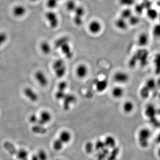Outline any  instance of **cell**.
<instances>
[{
  "instance_id": "41",
  "label": "cell",
  "mask_w": 160,
  "mask_h": 160,
  "mask_svg": "<svg viewBox=\"0 0 160 160\" xmlns=\"http://www.w3.org/2000/svg\"><path fill=\"white\" fill-rule=\"evenodd\" d=\"M157 141H158V142H160V133L159 134L158 137H157Z\"/></svg>"
},
{
  "instance_id": "10",
  "label": "cell",
  "mask_w": 160,
  "mask_h": 160,
  "mask_svg": "<svg viewBox=\"0 0 160 160\" xmlns=\"http://www.w3.org/2000/svg\"><path fill=\"white\" fill-rule=\"evenodd\" d=\"M36 79L42 87H47L48 84V80L47 76L43 72L38 71L35 74Z\"/></svg>"
},
{
  "instance_id": "5",
  "label": "cell",
  "mask_w": 160,
  "mask_h": 160,
  "mask_svg": "<svg viewBox=\"0 0 160 160\" xmlns=\"http://www.w3.org/2000/svg\"><path fill=\"white\" fill-rule=\"evenodd\" d=\"M46 18L51 28L55 29L58 26L59 20L56 13L52 11L48 12L46 14Z\"/></svg>"
},
{
  "instance_id": "6",
  "label": "cell",
  "mask_w": 160,
  "mask_h": 160,
  "mask_svg": "<svg viewBox=\"0 0 160 160\" xmlns=\"http://www.w3.org/2000/svg\"><path fill=\"white\" fill-rule=\"evenodd\" d=\"M102 29V25L98 20H93L88 25V29L90 33L97 34L100 33Z\"/></svg>"
},
{
  "instance_id": "35",
  "label": "cell",
  "mask_w": 160,
  "mask_h": 160,
  "mask_svg": "<svg viewBox=\"0 0 160 160\" xmlns=\"http://www.w3.org/2000/svg\"><path fill=\"white\" fill-rule=\"evenodd\" d=\"M58 0H48L47 6L50 9H54L57 7Z\"/></svg>"
},
{
  "instance_id": "7",
  "label": "cell",
  "mask_w": 160,
  "mask_h": 160,
  "mask_svg": "<svg viewBox=\"0 0 160 160\" xmlns=\"http://www.w3.org/2000/svg\"><path fill=\"white\" fill-rule=\"evenodd\" d=\"M27 12L26 8L22 5H17L13 7L12 14L14 17L20 18L25 15Z\"/></svg>"
},
{
  "instance_id": "13",
  "label": "cell",
  "mask_w": 160,
  "mask_h": 160,
  "mask_svg": "<svg viewBox=\"0 0 160 160\" xmlns=\"http://www.w3.org/2000/svg\"><path fill=\"white\" fill-rule=\"evenodd\" d=\"M58 138L64 144H66L69 143L71 140L72 134L69 131L63 130L60 132Z\"/></svg>"
},
{
  "instance_id": "19",
  "label": "cell",
  "mask_w": 160,
  "mask_h": 160,
  "mask_svg": "<svg viewBox=\"0 0 160 160\" xmlns=\"http://www.w3.org/2000/svg\"><path fill=\"white\" fill-rule=\"evenodd\" d=\"M146 15L149 19L151 20H155L158 19L159 12L153 8H150L148 9L146 11Z\"/></svg>"
},
{
  "instance_id": "8",
  "label": "cell",
  "mask_w": 160,
  "mask_h": 160,
  "mask_svg": "<svg viewBox=\"0 0 160 160\" xmlns=\"http://www.w3.org/2000/svg\"><path fill=\"white\" fill-rule=\"evenodd\" d=\"M89 73V69L86 64H81L78 65L76 69L77 76L80 79L86 78Z\"/></svg>"
},
{
  "instance_id": "21",
  "label": "cell",
  "mask_w": 160,
  "mask_h": 160,
  "mask_svg": "<svg viewBox=\"0 0 160 160\" xmlns=\"http://www.w3.org/2000/svg\"><path fill=\"white\" fill-rule=\"evenodd\" d=\"M105 146L108 148H114L116 145L115 139L112 136H108L104 141Z\"/></svg>"
},
{
  "instance_id": "2",
  "label": "cell",
  "mask_w": 160,
  "mask_h": 160,
  "mask_svg": "<svg viewBox=\"0 0 160 160\" xmlns=\"http://www.w3.org/2000/svg\"><path fill=\"white\" fill-rule=\"evenodd\" d=\"M53 69L56 76L61 78L65 75L66 67L64 61L62 59H57L53 62Z\"/></svg>"
},
{
  "instance_id": "15",
  "label": "cell",
  "mask_w": 160,
  "mask_h": 160,
  "mask_svg": "<svg viewBox=\"0 0 160 160\" xmlns=\"http://www.w3.org/2000/svg\"><path fill=\"white\" fill-rule=\"evenodd\" d=\"M125 94V90L121 86H117L114 87L112 90L113 97L117 99L122 98Z\"/></svg>"
},
{
  "instance_id": "1",
  "label": "cell",
  "mask_w": 160,
  "mask_h": 160,
  "mask_svg": "<svg viewBox=\"0 0 160 160\" xmlns=\"http://www.w3.org/2000/svg\"><path fill=\"white\" fill-rule=\"evenodd\" d=\"M55 47L57 48H60L61 52L67 58L70 59L72 57V50L69 45V41L66 38L64 37L57 40L55 43Z\"/></svg>"
},
{
  "instance_id": "33",
  "label": "cell",
  "mask_w": 160,
  "mask_h": 160,
  "mask_svg": "<svg viewBox=\"0 0 160 160\" xmlns=\"http://www.w3.org/2000/svg\"><path fill=\"white\" fill-rule=\"evenodd\" d=\"M66 8L68 11H75L76 8H77L75 2L73 1H70L67 2L66 5Z\"/></svg>"
},
{
  "instance_id": "17",
  "label": "cell",
  "mask_w": 160,
  "mask_h": 160,
  "mask_svg": "<svg viewBox=\"0 0 160 160\" xmlns=\"http://www.w3.org/2000/svg\"><path fill=\"white\" fill-rule=\"evenodd\" d=\"M108 86V83L107 81L105 80H99L96 82L95 84L96 90L100 93L105 91L107 88Z\"/></svg>"
},
{
  "instance_id": "49",
  "label": "cell",
  "mask_w": 160,
  "mask_h": 160,
  "mask_svg": "<svg viewBox=\"0 0 160 160\" xmlns=\"http://www.w3.org/2000/svg\"><path fill=\"white\" fill-rule=\"evenodd\" d=\"M58 1H59V0H58Z\"/></svg>"
},
{
  "instance_id": "9",
  "label": "cell",
  "mask_w": 160,
  "mask_h": 160,
  "mask_svg": "<svg viewBox=\"0 0 160 160\" xmlns=\"http://www.w3.org/2000/svg\"><path fill=\"white\" fill-rule=\"evenodd\" d=\"M52 119V115L49 112L44 111L40 114V118H38V125L43 126L45 124L50 122Z\"/></svg>"
},
{
  "instance_id": "29",
  "label": "cell",
  "mask_w": 160,
  "mask_h": 160,
  "mask_svg": "<svg viewBox=\"0 0 160 160\" xmlns=\"http://www.w3.org/2000/svg\"><path fill=\"white\" fill-rule=\"evenodd\" d=\"M157 86V82L153 79L150 78L146 81L145 86L149 90H153Z\"/></svg>"
},
{
  "instance_id": "12",
  "label": "cell",
  "mask_w": 160,
  "mask_h": 160,
  "mask_svg": "<svg viewBox=\"0 0 160 160\" xmlns=\"http://www.w3.org/2000/svg\"><path fill=\"white\" fill-rule=\"evenodd\" d=\"M24 93L26 97L33 102H35L38 99V94L29 87H27L24 89Z\"/></svg>"
},
{
  "instance_id": "11",
  "label": "cell",
  "mask_w": 160,
  "mask_h": 160,
  "mask_svg": "<svg viewBox=\"0 0 160 160\" xmlns=\"http://www.w3.org/2000/svg\"><path fill=\"white\" fill-rule=\"evenodd\" d=\"M149 38L148 35L145 33H140L137 38V43L140 47H145L149 42Z\"/></svg>"
},
{
  "instance_id": "39",
  "label": "cell",
  "mask_w": 160,
  "mask_h": 160,
  "mask_svg": "<svg viewBox=\"0 0 160 160\" xmlns=\"http://www.w3.org/2000/svg\"><path fill=\"white\" fill-rule=\"evenodd\" d=\"M29 122L33 124H35L38 123V118L35 114H32L29 117Z\"/></svg>"
},
{
  "instance_id": "40",
  "label": "cell",
  "mask_w": 160,
  "mask_h": 160,
  "mask_svg": "<svg viewBox=\"0 0 160 160\" xmlns=\"http://www.w3.org/2000/svg\"><path fill=\"white\" fill-rule=\"evenodd\" d=\"M31 160H39V159L37 154H33V155L32 156Z\"/></svg>"
},
{
  "instance_id": "48",
  "label": "cell",
  "mask_w": 160,
  "mask_h": 160,
  "mask_svg": "<svg viewBox=\"0 0 160 160\" xmlns=\"http://www.w3.org/2000/svg\"><path fill=\"white\" fill-rule=\"evenodd\" d=\"M159 127H160V122L159 123Z\"/></svg>"
},
{
  "instance_id": "22",
  "label": "cell",
  "mask_w": 160,
  "mask_h": 160,
  "mask_svg": "<svg viewBox=\"0 0 160 160\" xmlns=\"http://www.w3.org/2000/svg\"><path fill=\"white\" fill-rule=\"evenodd\" d=\"M133 15V11L130 8H125L121 11L120 17L127 20Z\"/></svg>"
},
{
  "instance_id": "43",
  "label": "cell",
  "mask_w": 160,
  "mask_h": 160,
  "mask_svg": "<svg viewBox=\"0 0 160 160\" xmlns=\"http://www.w3.org/2000/svg\"><path fill=\"white\" fill-rule=\"evenodd\" d=\"M158 4V6L160 8V0L158 2V4Z\"/></svg>"
},
{
  "instance_id": "27",
  "label": "cell",
  "mask_w": 160,
  "mask_h": 160,
  "mask_svg": "<svg viewBox=\"0 0 160 160\" xmlns=\"http://www.w3.org/2000/svg\"><path fill=\"white\" fill-rule=\"evenodd\" d=\"M119 2L125 8H130L135 4V0H119Z\"/></svg>"
},
{
  "instance_id": "14",
  "label": "cell",
  "mask_w": 160,
  "mask_h": 160,
  "mask_svg": "<svg viewBox=\"0 0 160 160\" xmlns=\"http://www.w3.org/2000/svg\"><path fill=\"white\" fill-rule=\"evenodd\" d=\"M115 25L118 29L124 31L127 30L129 26V24L127 20L120 17L115 20Z\"/></svg>"
},
{
  "instance_id": "34",
  "label": "cell",
  "mask_w": 160,
  "mask_h": 160,
  "mask_svg": "<svg viewBox=\"0 0 160 160\" xmlns=\"http://www.w3.org/2000/svg\"><path fill=\"white\" fill-rule=\"evenodd\" d=\"M94 145L91 142H88L85 144V149L86 152L88 153H90L93 152Z\"/></svg>"
},
{
  "instance_id": "3",
  "label": "cell",
  "mask_w": 160,
  "mask_h": 160,
  "mask_svg": "<svg viewBox=\"0 0 160 160\" xmlns=\"http://www.w3.org/2000/svg\"><path fill=\"white\" fill-rule=\"evenodd\" d=\"M150 136V132L148 129H142L139 133V142L140 146L146 147L148 144V139Z\"/></svg>"
},
{
  "instance_id": "37",
  "label": "cell",
  "mask_w": 160,
  "mask_h": 160,
  "mask_svg": "<svg viewBox=\"0 0 160 160\" xmlns=\"http://www.w3.org/2000/svg\"><path fill=\"white\" fill-rule=\"evenodd\" d=\"M68 87L67 83L65 82H61L58 85V90L59 91H65Z\"/></svg>"
},
{
  "instance_id": "44",
  "label": "cell",
  "mask_w": 160,
  "mask_h": 160,
  "mask_svg": "<svg viewBox=\"0 0 160 160\" xmlns=\"http://www.w3.org/2000/svg\"><path fill=\"white\" fill-rule=\"evenodd\" d=\"M158 19L159 20L160 23V12H159V15L158 17Z\"/></svg>"
},
{
  "instance_id": "42",
  "label": "cell",
  "mask_w": 160,
  "mask_h": 160,
  "mask_svg": "<svg viewBox=\"0 0 160 160\" xmlns=\"http://www.w3.org/2000/svg\"><path fill=\"white\" fill-rule=\"evenodd\" d=\"M29 2H37L38 0H28Z\"/></svg>"
},
{
  "instance_id": "25",
  "label": "cell",
  "mask_w": 160,
  "mask_h": 160,
  "mask_svg": "<svg viewBox=\"0 0 160 160\" xmlns=\"http://www.w3.org/2000/svg\"><path fill=\"white\" fill-rule=\"evenodd\" d=\"M32 130L34 133L37 134H42L47 133V129L44 128L43 126L38 125H35L32 128Z\"/></svg>"
},
{
  "instance_id": "16",
  "label": "cell",
  "mask_w": 160,
  "mask_h": 160,
  "mask_svg": "<svg viewBox=\"0 0 160 160\" xmlns=\"http://www.w3.org/2000/svg\"><path fill=\"white\" fill-rule=\"evenodd\" d=\"M144 113L147 117L152 118L157 114V109L153 104H149L145 107Z\"/></svg>"
},
{
  "instance_id": "20",
  "label": "cell",
  "mask_w": 160,
  "mask_h": 160,
  "mask_svg": "<svg viewBox=\"0 0 160 160\" xmlns=\"http://www.w3.org/2000/svg\"><path fill=\"white\" fill-rule=\"evenodd\" d=\"M64 106L65 109H68L69 108V105L72 103H73L76 100L75 97L73 95L71 94H68L64 96Z\"/></svg>"
},
{
  "instance_id": "23",
  "label": "cell",
  "mask_w": 160,
  "mask_h": 160,
  "mask_svg": "<svg viewBox=\"0 0 160 160\" xmlns=\"http://www.w3.org/2000/svg\"><path fill=\"white\" fill-rule=\"evenodd\" d=\"M40 49L44 54L47 55L50 54L51 51L50 44L47 42H43L40 44Z\"/></svg>"
},
{
  "instance_id": "31",
  "label": "cell",
  "mask_w": 160,
  "mask_h": 160,
  "mask_svg": "<svg viewBox=\"0 0 160 160\" xmlns=\"http://www.w3.org/2000/svg\"><path fill=\"white\" fill-rule=\"evenodd\" d=\"M105 147L106 146H105L104 142L100 140H97L95 144H94V148L96 150L98 151H100L104 149Z\"/></svg>"
},
{
  "instance_id": "28",
  "label": "cell",
  "mask_w": 160,
  "mask_h": 160,
  "mask_svg": "<svg viewBox=\"0 0 160 160\" xmlns=\"http://www.w3.org/2000/svg\"><path fill=\"white\" fill-rule=\"evenodd\" d=\"M140 18L137 16L133 15L127 20L129 25H136L140 22Z\"/></svg>"
},
{
  "instance_id": "47",
  "label": "cell",
  "mask_w": 160,
  "mask_h": 160,
  "mask_svg": "<svg viewBox=\"0 0 160 160\" xmlns=\"http://www.w3.org/2000/svg\"><path fill=\"white\" fill-rule=\"evenodd\" d=\"M62 160V159H57V160Z\"/></svg>"
},
{
  "instance_id": "24",
  "label": "cell",
  "mask_w": 160,
  "mask_h": 160,
  "mask_svg": "<svg viewBox=\"0 0 160 160\" xmlns=\"http://www.w3.org/2000/svg\"><path fill=\"white\" fill-rule=\"evenodd\" d=\"M16 154L18 159L23 160L27 158L29 153L26 149L22 148L17 150Z\"/></svg>"
},
{
  "instance_id": "45",
  "label": "cell",
  "mask_w": 160,
  "mask_h": 160,
  "mask_svg": "<svg viewBox=\"0 0 160 160\" xmlns=\"http://www.w3.org/2000/svg\"><path fill=\"white\" fill-rule=\"evenodd\" d=\"M158 154L159 156L160 157V148L159 149L158 151Z\"/></svg>"
},
{
  "instance_id": "30",
  "label": "cell",
  "mask_w": 160,
  "mask_h": 160,
  "mask_svg": "<svg viewBox=\"0 0 160 160\" xmlns=\"http://www.w3.org/2000/svg\"><path fill=\"white\" fill-rule=\"evenodd\" d=\"M39 160H47L48 155L46 151L44 149H40L37 154Z\"/></svg>"
},
{
  "instance_id": "46",
  "label": "cell",
  "mask_w": 160,
  "mask_h": 160,
  "mask_svg": "<svg viewBox=\"0 0 160 160\" xmlns=\"http://www.w3.org/2000/svg\"><path fill=\"white\" fill-rule=\"evenodd\" d=\"M23 160H28V159L27 158V159H25Z\"/></svg>"
},
{
  "instance_id": "18",
  "label": "cell",
  "mask_w": 160,
  "mask_h": 160,
  "mask_svg": "<svg viewBox=\"0 0 160 160\" xmlns=\"http://www.w3.org/2000/svg\"><path fill=\"white\" fill-rule=\"evenodd\" d=\"M134 103L131 100H127L123 104V110L126 113H131L134 110Z\"/></svg>"
},
{
  "instance_id": "38",
  "label": "cell",
  "mask_w": 160,
  "mask_h": 160,
  "mask_svg": "<svg viewBox=\"0 0 160 160\" xmlns=\"http://www.w3.org/2000/svg\"><path fill=\"white\" fill-rule=\"evenodd\" d=\"M7 35L4 33H0V46L4 43L7 40Z\"/></svg>"
},
{
  "instance_id": "4",
  "label": "cell",
  "mask_w": 160,
  "mask_h": 160,
  "mask_svg": "<svg viewBox=\"0 0 160 160\" xmlns=\"http://www.w3.org/2000/svg\"><path fill=\"white\" fill-rule=\"evenodd\" d=\"M130 78L129 74L122 71L117 72L114 74L113 76L115 82L121 85L127 84L130 80Z\"/></svg>"
},
{
  "instance_id": "26",
  "label": "cell",
  "mask_w": 160,
  "mask_h": 160,
  "mask_svg": "<svg viewBox=\"0 0 160 160\" xmlns=\"http://www.w3.org/2000/svg\"><path fill=\"white\" fill-rule=\"evenodd\" d=\"M64 144L60 141L59 138L54 140L53 143V147L54 150L59 151L63 149Z\"/></svg>"
},
{
  "instance_id": "32",
  "label": "cell",
  "mask_w": 160,
  "mask_h": 160,
  "mask_svg": "<svg viewBox=\"0 0 160 160\" xmlns=\"http://www.w3.org/2000/svg\"><path fill=\"white\" fill-rule=\"evenodd\" d=\"M150 90H149L146 87H143L140 91V95L142 98H146L149 95Z\"/></svg>"
},
{
  "instance_id": "36",
  "label": "cell",
  "mask_w": 160,
  "mask_h": 160,
  "mask_svg": "<svg viewBox=\"0 0 160 160\" xmlns=\"http://www.w3.org/2000/svg\"><path fill=\"white\" fill-rule=\"evenodd\" d=\"M153 33L156 37H160V23L157 24L153 27Z\"/></svg>"
}]
</instances>
